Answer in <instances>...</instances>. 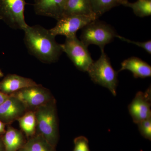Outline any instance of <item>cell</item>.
I'll return each mask as SVG.
<instances>
[{
	"label": "cell",
	"mask_w": 151,
	"mask_h": 151,
	"mask_svg": "<svg viewBox=\"0 0 151 151\" xmlns=\"http://www.w3.org/2000/svg\"><path fill=\"white\" fill-rule=\"evenodd\" d=\"M24 42L30 54L41 62H56L63 52L61 44L56 41L49 29L39 25L30 26L24 31Z\"/></svg>",
	"instance_id": "obj_1"
},
{
	"label": "cell",
	"mask_w": 151,
	"mask_h": 151,
	"mask_svg": "<svg viewBox=\"0 0 151 151\" xmlns=\"http://www.w3.org/2000/svg\"><path fill=\"white\" fill-rule=\"evenodd\" d=\"M87 72L94 83L107 88L113 95L116 96L118 71L113 69L110 58L104 50H101L100 58L93 62Z\"/></svg>",
	"instance_id": "obj_2"
},
{
	"label": "cell",
	"mask_w": 151,
	"mask_h": 151,
	"mask_svg": "<svg viewBox=\"0 0 151 151\" xmlns=\"http://www.w3.org/2000/svg\"><path fill=\"white\" fill-rule=\"evenodd\" d=\"M35 113L39 134L55 147L58 140V130L55 103L50 101L39 106Z\"/></svg>",
	"instance_id": "obj_3"
},
{
	"label": "cell",
	"mask_w": 151,
	"mask_h": 151,
	"mask_svg": "<svg viewBox=\"0 0 151 151\" xmlns=\"http://www.w3.org/2000/svg\"><path fill=\"white\" fill-rule=\"evenodd\" d=\"M119 35L115 29L105 22L94 20L82 29L80 40L88 47L95 45L104 50L106 45L112 42Z\"/></svg>",
	"instance_id": "obj_4"
},
{
	"label": "cell",
	"mask_w": 151,
	"mask_h": 151,
	"mask_svg": "<svg viewBox=\"0 0 151 151\" xmlns=\"http://www.w3.org/2000/svg\"><path fill=\"white\" fill-rule=\"evenodd\" d=\"M25 0H0V18L14 29L24 31L28 25L25 21Z\"/></svg>",
	"instance_id": "obj_5"
},
{
	"label": "cell",
	"mask_w": 151,
	"mask_h": 151,
	"mask_svg": "<svg viewBox=\"0 0 151 151\" xmlns=\"http://www.w3.org/2000/svg\"><path fill=\"white\" fill-rule=\"evenodd\" d=\"M63 52H65L78 70L87 72L94 61L88 47L85 46L76 35L66 37L65 42L61 44Z\"/></svg>",
	"instance_id": "obj_6"
},
{
	"label": "cell",
	"mask_w": 151,
	"mask_h": 151,
	"mask_svg": "<svg viewBox=\"0 0 151 151\" xmlns=\"http://www.w3.org/2000/svg\"><path fill=\"white\" fill-rule=\"evenodd\" d=\"M98 19L94 17L80 15H67L62 16L57 20L54 27L49 29L51 34L65 36L66 37L76 35L78 30L82 29L86 25Z\"/></svg>",
	"instance_id": "obj_7"
},
{
	"label": "cell",
	"mask_w": 151,
	"mask_h": 151,
	"mask_svg": "<svg viewBox=\"0 0 151 151\" xmlns=\"http://www.w3.org/2000/svg\"><path fill=\"white\" fill-rule=\"evenodd\" d=\"M151 88L145 92L139 91L129 105L128 109L133 122L136 124L151 118Z\"/></svg>",
	"instance_id": "obj_8"
},
{
	"label": "cell",
	"mask_w": 151,
	"mask_h": 151,
	"mask_svg": "<svg viewBox=\"0 0 151 151\" xmlns=\"http://www.w3.org/2000/svg\"><path fill=\"white\" fill-rule=\"evenodd\" d=\"M12 94L26 107H39L51 101L50 94L46 89L37 86L22 89Z\"/></svg>",
	"instance_id": "obj_9"
},
{
	"label": "cell",
	"mask_w": 151,
	"mask_h": 151,
	"mask_svg": "<svg viewBox=\"0 0 151 151\" xmlns=\"http://www.w3.org/2000/svg\"><path fill=\"white\" fill-rule=\"evenodd\" d=\"M67 0H35L34 9L38 15L58 20L62 16Z\"/></svg>",
	"instance_id": "obj_10"
},
{
	"label": "cell",
	"mask_w": 151,
	"mask_h": 151,
	"mask_svg": "<svg viewBox=\"0 0 151 151\" xmlns=\"http://www.w3.org/2000/svg\"><path fill=\"white\" fill-rule=\"evenodd\" d=\"M26 106L12 94L0 104V119L10 122L21 117Z\"/></svg>",
	"instance_id": "obj_11"
},
{
	"label": "cell",
	"mask_w": 151,
	"mask_h": 151,
	"mask_svg": "<svg viewBox=\"0 0 151 151\" xmlns=\"http://www.w3.org/2000/svg\"><path fill=\"white\" fill-rule=\"evenodd\" d=\"M38 85L31 78L16 74H9L0 82V90L5 94H7Z\"/></svg>",
	"instance_id": "obj_12"
},
{
	"label": "cell",
	"mask_w": 151,
	"mask_h": 151,
	"mask_svg": "<svg viewBox=\"0 0 151 151\" xmlns=\"http://www.w3.org/2000/svg\"><path fill=\"white\" fill-rule=\"evenodd\" d=\"M124 70L131 71L135 78H144L151 76V65L137 57H131L122 63L118 72Z\"/></svg>",
	"instance_id": "obj_13"
},
{
	"label": "cell",
	"mask_w": 151,
	"mask_h": 151,
	"mask_svg": "<svg viewBox=\"0 0 151 151\" xmlns=\"http://www.w3.org/2000/svg\"><path fill=\"white\" fill-rule=\"evenodd\" d=\"M67 15H80L97 18L92 11L90 0H67L62 16Z\"/></svg>",
	"instance_id": "obj_14"
},
{
	"label": "cell",
	"mask_w": 151,
	"mask_h": 151,
	"mask_svg": "<svg viewBox=\"0 0 151 151\" xmlns=\"http://www.w3.org/2000/svg\"><path fill=\"white\" fill-rule=\"evenodd\" d=\"M92 11L99 19L102 15L111 9L126 4L128 0H90Z\"/></svg>",
	"instance_id": "obj_15"
},
{
	"label": "cell",
	"mask_w": 151,
	"mask_h": 151,
	"mask_svg": "<svg viewBox=\"0 0 151 151\" xmlns=\"http://www.w3.org/2000/svg\"><path fill=\"white\" fill-rule=\"evenodd\" d=\"M24 139L22 133L14 128H9L4 137L6 151H17L21 148Z\"/></svg>",
	"instance_id": "obj_16"
},
{
	"label": "cell",
	"mask_w": 151,
	"mask_h": 151,
	"mask_svg": "<svg viewBox=\"0 0 151 151\" xmlns=\"http://www.w3.org/2000/svg\"><path fill=\"white\" fill-rule=\"evenodd\" d=\"M20 151H55V147L50 145L40 134L31 138L22 147Z\"/></svg>",
	"instance_id": "obj_17"
},
{
	"label": "cell",
	"mask_w": 151,
	"mask_h": 151,
	"mask_svg": "<svg viewBox=\"0 0 151 151\" xmlns=\"http://www.w3.org/2000/svg\"><path fill=\"white\" fill-rule=\"evenodd\" d=\"M124 6L132 9L135 15L139 17L151 16V0H137L134 3L128 2Z\"/></svg>",
	"instance_id": "obj_18"
},
{
	"label": "cell",
	"mask_w": 151,
	"mask_h": 151,
	"mask_svg": "<svg viewBox=\"0 0 151 151\" xmlns=\"http://www.w3.org/2000/svg\"><path fill=\"white\" fill-rule=\"evenodd\" d=\"M19 124L22 129L27 136H32L35 132L36 119L35 113L29 112L19 119Z\"/></svg>",
	"instance_id": "obj_19"
},
{
	"label": "cell",
	"mask_w": 151,
	"mask_h": 151,
	"mask_svg": "<svg viewBox=\"0 0 151 151\" xmlns=\"http://www.w3.org/2000/svg\"><path fill=\"white\" fill-rule=\"evenodd\" d=\"M139 132L144 138L151 140V118L143 120L137 124Z\"/></svg>",
	"instance_id": "obj_20"
},
{
	"label": "cell",
	"mask_w": 151,
	"mask_h": 151,
	"mask_svg": "<svg viewBox=\"0 0 151 151\" xmlns=\"http://www.w3.org/2000/svg\"><path fill=\"white\" fill-rule=\"evenodd\" d=\"M74 144V147L73 151H90L89 142L85 137L80 136L75 138Z\"/></svg>",
	"instance_id": "obj_21"
},
{
	"label": "cell",
	"mask_w": 151,
	"mask_h": 151,
	"mask_svg": "<svg viewBox=\"0 0 151 151\" xmlns=\"http://www.w3.org/2000/svg\"><path fill=\"white\" fill-rule=\"evenodd\" d=\"M117 37L120 39L121 40L123 41L126 42L128 43H132L135 45H137L138 46L144 49L149 54H151V41L150 40L144 42H140L134 41L130 40L129 39H128L119 35H118Z\"/></svg>",
	"instance_id": "obj_22"
},
{
	"label": "cell",
	"mask_w": 151,
	"mask_h": 151,
	"mask_svg": "<svg viewBox=\"0 0 151 151\" xmlns=\"http://www.w3.org/2000/svg\"><path fill=\"white\" fill-rule=\"evenodd\" d=\"M9 95L8 94H5L4 92L0 91V104L2 103L4 101L7 99Z\"/></svg>",
	"instance_id": "obj_23"
},
{
	"label": "cell",
	"mask_w": 151,
	"mask_h": 151,
	"mask_svg": "<svg viewBox=\"0 0 151 151\" xmlns=\"http://www.w3.org/2000/svg\"><path fill=\"white\" fill-rule=\"evenodd\" d=\"M5 125L2 122L0 121V133L4 132Z\"/></svg>",
	"instance_id": "obj_24"
},
{
	"label": "cell",
	"mask_w": 151,
	"mask_h": 151,
	"mask_svg": "<svg viewBox=\"0 0 151 151\" xmlns=\"http://www.w3.org/2000/svg\"><path fill=\"white\" fill-rule=\"evenodd\" d=\"M3 76V73L2 72V71H1V70H0V77H2Z\"/></svg>",
	"instance_id": "obj_25"
},
{
	"label": "cell",
	"mask_w": 151,
	"mask_h": 151,
	"mask_svg": "<svg viewBox=\"0 0 151 151\" xmlns=\"http://www.w3.org/2000/svg\"><path fill=\"white\" fill-rule=\"evenodd\" d=\"M0 151H2L1 145V143H0Z\"/></svg>",
	"instance_id": "obj_26"
},
{
	"label": "cell",
	"mask_w": 151,
	"mask_h": 151,
	"mask_svg": "<svg viewBox=\"0 0 151 151\" xmlns=\"http://www.w3.org/2000/svg\"><path fill=\"white\" fill-rule=\"evenodd\" d=\"M0 20H1V18H0Z\"/></svg>",
	"instance_id": "obj_27"
}]
</instances>
